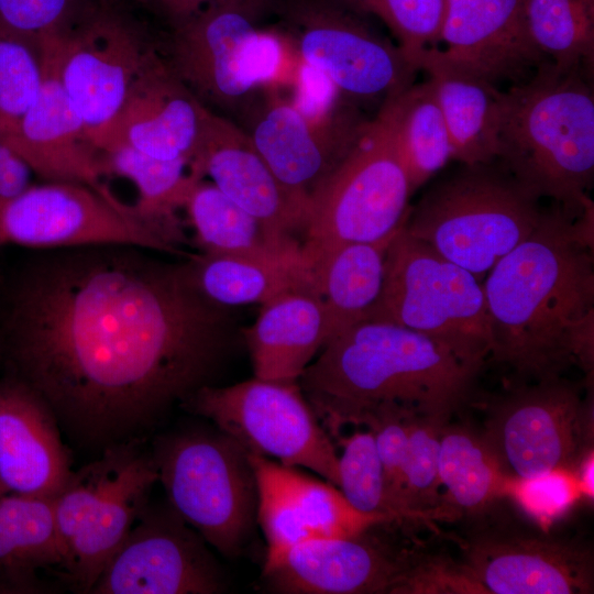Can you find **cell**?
<instances>
[{
  "mask_svg": "<svg viewBox=\"0 0 594 594\" xmlns=\"http://www.w3.org/2000/svg\"><path fill=\"white\" fill-rule=\"evenodd\" d=\"M16 280L1 322L16 382L76 437L128 441L213 381L235 351L228 307L207 298L188 262L131 245L65 249Z\"/></svg>",
  "mask_w": 594,
  "mask_h": 594,
  "instance_id": "cell-1",
  "label": "cell"
},
{
  "mask_svg": "<svg viewBox=\"0 0 594 594\" xmlns=\"http://www.w3.org/2000/svg\"><path fill=\"white\" fill-rule=\"evenodd\" d=\"M593 201L544 211L535 231L482 282L491 321L490 359L516 383L592 374L594 358Z\"/></svg>",
  "mask_w": 594,
  "mask_h": 594,
  "instance_id": "cell-2",
  "label": "cell"
},
{
  "mask_svg": "<svg viewBox=\"0 0 594 594\" xmlns=\"http://www.w3.org/2000/svg\"><path fill=\"white\" fill-rule=\"evenodd\" d=\"M483 366L408 328L362 320L331 338L298 382L336 441L344 425L380 405L451 418Z\"/></svg>",
  "mask_w": 594,
  "mask_h": 594,
  "instance_id": "cell-3",
  "label": "cell"
},
{
  "mask_svg": "<svg viewBox=\"0 0 594 594\" xmlns=\"http://www.w3.org/2000/svg\"><path fill=\"white\" fill-rule=\"evenodd\" d=\"M583 68L541 65L502 91L501 166L539 199L578 211L592 200L594 98Z\"/></svg>",
  "mask_w": 594,
  "mask_h": 594,
  "instance_id": "cell-4",
  "label": "cell"
},
{
  "mask_svg": "<svg viewBox=\"0 0 594 594\" xmlns=\"http://www.w3.org/2000/svg\"><path fill=\"white\" fill-rule=\"evenodd\" d=\"M502 166H466L409 209L404 229L483 282L539 226L544 209Z\"/></svg>",
  "mask_w": 594,
  "mask_h": 594,
  "instance_id": "cell-5",
  "label": "cell"
},
{
  "mask_svg": "<svg viewBox=\"0 0 594 594\" xmlns=\"http://www.w3.org/2000/svg\"><path fill=\"white\" fill-rule=\"evenodd\" d=\"M276 0L207 4L161 38L167 65L206 108L241 116L257 89L277 77L283 45L260 22Z\"/></svg>",
  "mask_w": 594,
  "mask_h": 594,
  "instance_id": "cell-6",
  "label": "cell"
},
{
  "mask_svg": "<svg viewBox=\"0 0 594 594\" xmlns=\"http://www.w3.org/2000/svg\"><path fill=\"white\" fill-rule=\"evenodd\" d=\"M364 320L408 328L482 365L491 353L482 282L410 235L404 224L388 245L382 292Z\"/></svg>",
  "mask_w": 594,
  "mask_h": 594,
  "instance_id": "cell-7",
  "label": "cell"
},
{
  "mask_svg": "<svg viewBox=\"0 0 594 594\" xmlns=\"http://www.w3.org/2000/svg\"><path fill=\"white\" fill-rule=\"evenodd\" d=\"M105 449L100 459L73 472L53 501L62 568L76 588L89 593L158 482L153 457L133 442Z\"/></svg>",
  "mask_w": 594,
  "mask_h": 594,
  "instance_id": "cell-8",
  "label": "cell"
},
{
  "mask_svg": "<svg viewBox=\"0 0 594 594\" xmlns=\"http://www.w3.org/2000/svg\"><path fill=\"white\" fill-rule=\"evenodd\" d=\"M153 460L170 507L222 556L234 558L257 513V485L249 453L216 432H183L160 442Z\"/></svg>",
  "mask_w": 594,
  "mask_h": 594,
  "instance_id": "cell-9",
  "label": "cell"
},
{
  "mask_svg": "<svg viewBox=\"0 0 594 594\" xmlns=\"http://www.w3.org/2000/svg\"><path fill=\"white\" fill-rule=\"evenodd\" d=\"M411 195L385 129L376 119L365 122L345 157L310 198L301 241L312 264L341 246L394 234L407 218Z\"/></svg>",
  "mask_w": 594,
  "mask_h": 594,
  "instance_id": "cell-10",
  "label": "cell"
},
{
  "mask_svg": "<svg viewBox=\"0 0 594 594\" xmlns=\"http://www.w3.org/2000/svg\"><path fill=\"white\" fill-rule=\"evenodd\" d=\"M180 405L215 424L248 453L304 468L338 485L334 440L299 382L253 378L199 388Z\"/></svg>",
  "mask_w": 594,
  "mask_h": 594,
  "instance_id": "cell-11",
  "label": "cell"
},
{
  "mask_svg": "<svg viewBox=\"0 0 594 594\" xmlns=\"http://www.w3.org/2000/svg\"><path fill=\"white\" fill-rule=\"evenodd\" d=\"M592 399L563 376L515 383L481 432L504 472L528 482L574 470L592 442Z\"/></svg>",
  "mask_w": 594,
  "mask_h": 594,
  "instance_id": "cell-12",
  "label": "cell"
},
{
  "mask_svg": "<svg viewBox=\"0 0 594 594\" xmlns=\"http://www.w3.org/2000/svg\"><path fill=\"white\" fill-rule=\"evenodd\" d=\"M51 38L65 96L97 147L133 82L161 55V40L123 0L99 1L75 28Z\"/></svg>",
  "mask_w": 594,
  "mask_h": 594,
  "instance_id": "cell-13",
  "label": "cell"
},
{
  "mask_svg": "<svg viewBox=\"0 0 594 594\" xmlns=\"http://www.w3.org/2000/svg\"><path fill=\"white\" fill-rule=\"evenodd\" d=\"M70 249L131 245L175 254L179 249L141 221L105 185L48 182L0 202V245Z\"/></svg>",
  "mask_w": 594,
  "mask_h": 594,
  "instance_id": "cell-14",
  "label": "cell"
},
{
  "mask_svg": "<svg viewBox=\"0 0 594 594\" xmlns=\"http://www.w3.org/2000/svg\"><path fill=\"white\" fill-rule=\"evenodd\" d=\"M305 65L358 100L388 97L414 84L417 69L398 46L371 31L337 0L275 1Z\"/></svg>",
  "mask_w": 594,
  "mask_h": 594,
  "instance_id": "cell-15",
  "label": "cell"
},
{
  "mask_svg": "<svg viewBox=\"0 0 594 594\" xmlns=\"http://www.w3.org/2000/svg\"><path fill=\"white\" fill-rule=\"evenodd\" d=\"M206 541L169 506L141 514L94 594H217L226 580Z\"/></svg>",
  "mask_w": 594,
  "mask_h": 594,
  "instance_id": "cell-16",
  "label": "cell"
},
{
  "mask_svg": "<svg viewBox=\"0 0 594 594\" xmlns=\"http://www.w3.org/2000/svg\"><path fill=\"white\" fill-rule=\"evenodd\" d=\"M548 63L529 35L522 0H444L438 38L416 59L496 85L521 81Z\"/></svg>",
  "mask_w": 594,
  "mask_h": 594,
  "instance_id": "cell-17",
  "label": "cell"
},
{
  "mask_svg": "<svg viewBox=\"0 0 594 594\" xmlns=\"http://www.w3.org/2000/svg\"><path fill=\"white\" fill-rule=\"evenodd\" d=\"M242 128L283 187L308 213L312 195L342 162L365 122L331 111L315 117L271 96L242 114Z\"/></svg>",
  "mask_w": 594,
  "mask_h": 594,
  "instance_id": "cell-18",
  "label": "cell"
},
{
  "mask_svg": "<svg viewBox=\"0 0 594 594\" xmlns=\"http://www.w3.org/2000/svg\"><path fill=\"white\" fill-rule=\"evenodd\" d=\"M375 526L292 547L264 563L267 590L280 594H395L414 559L374 534Z\"/></svg>",
  "mask_w": 594,
  "mask_h": 594,
  "instance_id": "cell-19",
  "label": "cell"
},
{
  "mask_svg": "<svg viewBox=\"0 0 594 594\" xmlns=\"http://www.w3.org/2000/svg\"><path fill=\"white\" fill-rule=\"evenodd\" d=\"M189 173L209 177L227 197L275 235L302 242L307 210L278 182L248 133L205 108Z\"/></svg>",
  "mask_w": 594,
  "mask_h": 594,
  "instance_id": "cell-20",
  "label": "cell"
},
{
  "mask_svg": "<svg viewBox=\"0 0 594 594\" xmlns=\"http://www.w3.org/2000/svg\"><path fill=\"white\" fill-rule=\"evenodd\" d=\"M249 457L257 485L256 521L267 543L264 563L307 540L350 536L386 524L355 510L327 481L265 457Z\"/></svg>",
  "mask_w": 594,
  "mask_h": 594,
  "instance_id": "cell-21",
  "label": "cell"
},
{
  "mask_svg": "<svg viewBox=\"0 0 594 594\" xmlns=\"http://www.w3.org/2000/svg\"><path fill=\"white\" fill-rule=\"evenodd\" d=\"M462 568L485 594H587L594 585L588 548L544 537H477Z\"/></svg>",
  "mask_w": 594,
  "mask_h": 594,
  "instance_id": "cell-22",
  "label": "cell"
},
{
  "mask_svg": "<svg viewBox=\"0 0 594 594\" xmlns=\"http://www.w3.org/2000/svg\"><path fill=\"white\" fill-rule=\"evenodd\" d=\"M42 41L44 78L40 95L18 127L2 138L42 178L100 188L107 175L102 152L92 144L65 96L52 38Z\"/></svg>",
  "mask_w": 594,
  "mask_h": 594,
  "instance_id": "cell-23",
  "label": "cell"
},
{
  "mask_svg": "<svg viewBox=\"0 0 594 594\" xmlns=\"http://www.w3.org/2000/svg\"><path fill=\"white\" fill-rule=\"evenodd\" d=\"M205 106L161 55L139 76L97 143L128 145L150 156L190 163Z\"/></svg>",
  "mask_w": 594,
  "mask_h": 594,
  "instance_id": "cell-24",
  "label": "cell"
},
{
  "mask_svg": "<svg viewBox=\"0 0 594 594\" xmlns=\"http://www.w3.org/2000/svg\"><path fill=\"white\" fill-rule=\"evenodd\" d=\"M73 471L57 420L22 383L0 389V493L54 499Z\"/></svg>",
  "mask_w": 594,
  "mask_h": 594,
  "instance_id": "cell-25",
  "label": "cell"
},
{
  "mask_svg": "<svg viewBox=\"0 0 594 594\" xmlns=\"http://www.w3.org/2000/svg\"><path fill=\"white\" fill-rule=\"evenodd\" d=\"M255 377L298 382L329 340L326 312L316 290H296L263 305L243 331Z\"/></svg>",
  "mask_w": 594,
  "mask_h": 594,
  "instance_id": "cell-26",
  "label": "cell"
},
{
  "mask_svg": "<svg viewBox=\"0 0 594 594\" xmlns=\"http://www.w3.org/2000/svg\"><path fill=\"white\" fill-rule=\"evenodd\" d=\"M201 293L223 307L263 305L296 290H316L314 264L300 245L265 255H207L188 261Z\"/></svg>",
  "mask_w": 594,
  "mask_h": 594,
  "instance_id": "cell-27",
  "label": "cell"
},
{
  "mask_svg": "<svg viewBox=\"0 0 594 594\" xmlns=\"http://www.w3.org/2000/svg\"><path fill=\"white\" fill-rule=\"evenodd\" d=\"M375 119L392 142L411 194L452 160L446 123L428 80L385 99Z\"/></svg>",
  "mask_w": 594,
  "mask_h": 594,
  "instance_id": "cell-28",
  "label": "cell"
},
{
  "mask_svg": "<svg viewBox=\"0 0 594 594\" xmlns=\"http://www.w3.org/2000/svg\"><path fill=\"white\" fill-rule=\"evenodd\" d=\"M437 102L449 134L452 160L466 166L491 164L497 157L501 94L496 85L454 70L428 67Z\"/></svg>",
  "mask_w": 594,
  "mask_h": 594,
  "instance_id": "cell-29",
  "label": "cell"
},
{
  "mask_svg": "<svg viewBox=\"0 0 594 594\" xmlns=\"http://www.w3.org/2000/svg\"><path fill=\"white\" fill-rule=\"evenodd\" d=\"M53 501L0 493V590L32 592L40 570L62 566Z\"/></svg>",
  "mask_w": 594,
  "mask_h": 594,
  "instance_id": "cell-30",
  "label": "cell"
},
{
  "mask_svg": "<svg viewBox=\"0 0 594 594\" xmlns=\"http://www.w3.org/2000/svg\"><path fill=\"white\" fill-rule=\"evenodd\" d=\"M397 231L376 242L341 246L314 263L316 289L326 312L329 340L364 320L377 301L387 249Z\"/></svg>",
  "mask_w": 594,
  "mask_h": 594,
  "instance_id": "cell-31",
  "label": "cell"
},
{
  "mask_svg": "<svg viewBox=\"0 0 594 594\" xmlns=\"http://www.w3.org/2000/svg\"><path fill=\"white\" fill-rule=\"evenodd\" d=\"M439 479L446 517L484 512L510 484L482 433L450 421L440 435Z\"/></svg>",
  "mask_w": 594,
  "mask_h": 594,
  "instance_id": "cell-32",
  "label": "cell"
},
{
  "mask_svg": "<svg viewBox=\"0 0 594 594\" xmlns=\"http://www.w3.org/2000/svg\"><path fill=\"white\" fill-rule=\"evenodd\" d=\"M194 176V175H193ZM196 243L207 255H265L302 245L282 239L244 211L215 184L194 179L184 197Z\"/></svg>",
  "mask_w": 594,
  "mask_h": 594,
  "instance_id": "cell-33",
  "label": "cell"
},
{
  "mask_svg": "<svg viewBox=\"0 0 594 594\" xmlns=\"http://www.w3.org/2000/svg\"><path fill=\"white\" fill-rule=\"evenodd\" d=\"M107 175L130 179L138 189L132 209L136 217L179 249L184 242L176 210L194 179L189 164L166 161L121 144L102 152Z\"/></svg>",
  "mask_w": 594,
  "mask_h": 594,
  "instance_id": "cell-34",
  "label": "cell"
},
{
  "mask_svg": "<svg viewBox=\"0 0 594 594\" xmlns=\"http://www.w3.org/2000/svg\"><path fill=\"white\" fill-rule=\"evenodd\" d=\"M532 43L560 69L592 66L594 0H522Z\"/></svg>",
  "mask_w": 594,
  "mask_h": 594,
  "instance_id": "cell-35",
  "label": "cell"
},
{
  "mask_svg": "<svg viewBox=\"0 0 594 594\" xmlns=\"http://www.w3.org/2000/svg\"><path fill=\"white\" fill-rule=\"evenodd\" d=\"M450 417L411 413L402 472V505L407 521L446 517L439 479L440 435Z\"/></svg>",
  "mask_w": 594,
  "mask_h": 594,
  "instance_id": "cell-36",
  "label": "cell"
},
{
  "mask_svg": "<svg viewBox=\"0 0 594 594\" xmlns=\"http://www.w3.org/2000/svg\"><path fill=\"white\" fill-rule=\"evenodd\" d=\"M338 485L345 501L359 513L386 524H402L392 502L384 470L371 431H356L336 439Z\"/></svg>",
  "mask_w": 594,
  "mask_h": 594,
  "instance_id": "cell-37",
  "label": "cell"
},
{
  "mask_svg": "<svg viewBox=\"0 0 594 594\" xmlns=\"http://www.w3.org/2000/svg\"><path fill=\"white\" fill-rule=\"evenodd\" d=\"M43 78V41L0 25L1 136L10 134L34 105Z\"/></svg>",
  "mask_w": 594,
  "mask_h": 594,
  "instance_id": "cell-38",
  "label": "cell"
},
{
  "mask_svg": "<svg viewBox=\"0 0 594 594\" xmlns=\"http://www.w3.org/2000/svg\"><path fill=\"white\" fill-rule=\"evenodd\" d=\"M337 1L355 13L380 19L397 38L398 47L416 69L417 57L432 47L438 38L444 12V0Z\"/></svg>",
  "mask_w": 594,
  "mask_h": 594,
  "instance_id": "cell-39",
  "label": "cell"
},
{
  "mask_svg": "<svg viewBox=\"0 0 594 594\" xmlns=\"http://www.w3.org/2000/svg\"><path fill=\"white\" fill-rule=\"evenodd\" d=\"M99 0H0V25L43 40L80 23Z\"/></svg>",
  "mask_w": 594,
  "mask_h": 594,
  "instance_id": "cell-40",
  "label": "cell"
},
{
  "mask_svg": "<svg viewBox=\"0 0 594 594\" xmlns=\"http://www.w3.org/2000/svg\"><path fill=\"white\" fill-rule=\"evenodd\" d=\"M411 411L398 405H380L362 413L354 421L372 432L384 470L387 488L402 522L407 521L402 505L400 480L408 446Z\"/></svg>",
  "mask_w": 594,
  "mask_h": 594,
  "instance_id": "cell-41",
  "label": "cell"
},
{
  "mask_svg": "<svg viewBox=\"0 0 594 594\" xmlns=\"http://www.w3.org/2000/svg\"><path fill=\"white\" fill-rule=\"evenodd\" d=\"M32 169L0 135V202L31 186Z\"/></svg>",
  "mask_w": 594,
  "mask_h": 594,
  "instance_id": "cell-42",
  "label": "cell"
},
{
  "mask_svg": "<svg viewBox=\"0 0 594 594\" xmlns=\"http://www.w3.org/2000/svg\"><path fill=\"white\" fill-rule=\"evenodd\" d=\"M160 18L168 29L184 22L207 4L222 0H133Z\"/></svg>",
  "mask_w": 594,
  "mask_h": 594,
  "instance_id": "cell-43",
  "label": "cell"
},
{
  "mask_svg": "<svg viewBox=\"0 0 594 594\" xmlns=\"http://www.w3.org/2000/svg\"><path fill=\"white\" fill-rule=\"evenodd\" d=\"M99 1H108V2H113V1H118V0H99Z\"/></svg>",
  "mask_w": 594,
  "mask_h": 594,
  "instance_id": "cell-44",
  "label": "cell"
}]
</instances>
